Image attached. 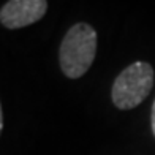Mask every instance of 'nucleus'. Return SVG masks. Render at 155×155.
Segmentation results:
<instances>
[{
  "label": "nucleus",
  "instance_id": "nucleus-1",
  "mask_svg": "<svg viewBox=\"0 0 155 155\" xmlns=\"http://www.w3.org/2000/svg\"><path fill=\"white\" fill-rule=\"evenodd\" d=\"M97 54V32L86 22L74 24L63 37L59 49L60 70L70 79H78L92 67Z\"/></svg>",
  "mask_w": 155,
  "mask_h": 155
},
{
  "label": "nucleus",
  "instance_id": "nucleus-2",
  "mask_svg": "<svg viewBox=\"0 0 155 155\" xmlns=\"http://www.w3.org/2000/svg\"><path fill=\"white\" fill-rule=\"evenodd\" d=\"M153 87V68L147 62H135L116 78L111 90L114 106L133 109L141 104Z\"/></svg>",
  "mask_w": 155,
  "mask_h": 155
},
{
  "label": "nucleus",
  "instance_id": "nucleus-3",
  "mask_svg": "<svg viewBox=\"0 0 155 155\" xmlns=\"http://www.w3.org/2000/svg\"><path fill=\"white\" fill-rule=\"evenodd\" d=\"M48 0H8L0 8V22L6 29H22L46 15Z\"/></svg>",
  "mask_w": 155,
  "mask_h": 155
},
{
  "label": "nucleus",
  "instance_id": "nucleus-4",
  "mask_svg": "<svg viewBox=\"0 0 155 155\" xmlns=\"http://www.w3.org/2000/svg\"><path fill=\"white\" fill-rule=\"evenodd\" d=\"M150 125H152V133L155 136V101L152 104V114H150Z\"/></svg>",
  "mask_w": 155,
  "mask_h": 155
},
{
  "label": "nucleus",
  "instance_id": "nucleus-5",
  "mask_svg": "<svg viewBox=\"0 0 155 155\" xmlns=\"http://www.w3.org/2000/svg\"><path fill=\"white\" fill-rule=\"evenodd\" d=\"M3 130V114H2V104H0V133Z\"/></svg>",
  "mask_w": 155,
  "mask_h": 155
}]
</instances>
